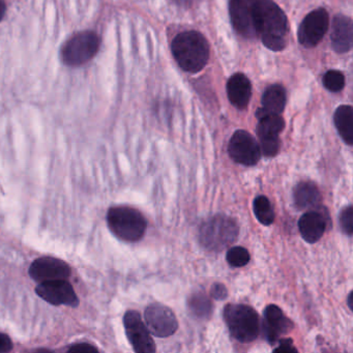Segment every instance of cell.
Returning a JSON list of instances; mask_svg holds the SVG:
<instances>
[{"label":"cell","instance_id":"cell-12","mask_svg":"<svg viewBox=\"0 0 353 353\" xmlns=\"http://www.w3.org/2000/svg\"><path fill=\"white\" fill-rule=\"evenodd\" d=\"M256 0H230L229 13L233 28L241 36L251 39L257 36L255 28Z\"/></svg>","mask_w":353,"mask_h":353},{"label":"cell","instance_id":"cell-31","mask_svg":"<svg viewBox=\"0 0 353 353\" xmlns=\"http://www.w3.org/2000/svg\"><path fill=\"white\" fill-rule=\"evenodd\" d=\"M6 10H7L6 3H3V0H0V21L3 20V16H5Z\"/></svg>","mask_w":353,"mask_h":353},{"label":"cell","instance_id":"cell-30","mask_svg":"<svg viewBox=\"0 0 353 353\" xmlns=\"http://www.w3.org/2000/svg\"><path fill=\"white\" fill-rule=\"evenodd\" d=\"M13 350V342L8 334L0 332V353L10 352Z\"/></svg>","mask_w":353,"mask_h":353},{"label":"cell","instance_id":"cell-1","mask_svg":"<svg viewBox=\"0 0 353 353\" xmlns=\"http://www.w3.org/2000/svg\"><path fill=\"white\" fill-rule=\"evenodd\" d=\"M256 34L270 50L279 52L286 47L288 20L284 12L272 0H256Z\"/></svg>","mask_w":353,"mask_h":353},{"label":"cell","instance_id":"cell-27","mask_svg":"<svg viewBox=\"0 0 353 353\" xmlns=\"http://www.w3.org/2000/svg\"><path fill=\"white\" fill-rule=\"evenodd\" d=\"M210 295L212 299H216V301H224L228 296V290H227L226 286L221 283H216L212 285V289H210Z\"/></svg>","mask_w":353,"mask_h":353},{"label":"cell","instance_id":"cell-6","mask_svg":"<svg viewBox=\"0 0 353 353\" xmlns=\"http://www.w3.org/2000/svg\"><path fill=\"white\" fill-rule=\"evenodd\" d=\"M100 48V39L94 32H82L72 37L63 48V63L78 67L88 63Z\"/></svg>","mask_w":353,"mask_h":353},{"label":"cell","instance_id":"cell-8","mask_svg":"<svg viewBox=\"0 0 353 353\" xmlns=\"http://www.w3.org/2000/svg\"><path fill=\"white\" fill-rule=\"evenodd\" d=\"M228 154L235 163L248 167L257 165L262 156L255 138L243 130L233 134L228 144Z\"/></svg>","mask_w":353,"mask_h":353},{"label":"cell","instance_id":"cell-18","mask_svg":"<svg viewBox=\"0 0 353 353\" xmlns=\"http://www.w3.org/2000/svg\"><path fill=\"white\" fill-rule=\"evenodd\" d=\"M352 20L344 15L334 17L332 26V45L336 53H346L352 47Z\"/></svg>","mask_w":353,"mask_h":353},{"label":"cell","instance_id":"cell-4","mask_svg":"<svg viewBox=\"0 0 353 353\" xmlns=\"http://www.w3.org/2000/svg\"><path fill=\"white\" fill-rule=\"evenodd\" d=\"M107 224L117 239L127 243H136L143 239L148 228L143 214L129 206L111 208L107 214Z\"/></svg>","mask_w":353,"mask_h":353},{"label":"cell","instance_id":"cell-23","mask_svg":"<svg viewBox=\"0 0 353 353\" xmlns=\"http://www.w3.org/2000/svg\"><path fill=\"white\" fill-rule=\"evenodd\" d=\"M253 210L256 219L264 226H270L274 223V208L265 196H258L254 199Z\"/></svg>","mask_w":353,"mask_h":353},{"label":"cell","instance_id":"cell-16","mask_svg":"<svg viewBox=\"0 0 353 353\" xmlns=\"http://www.w3.org/2000/svg\"><path fill=\"white\" fill-rule=\"evenodd\" d=\"M327 227V212H322L320 208L310 210L299 221L301 237L307 243H316L321 239Z\"/></svg>","mask_w":353,"mask_h":353},{"label":"cell","instance_id":"cell-11","mask_svg":"<svg viewBox=\"0 0 353 353\" xmlns=\"http://www.w3.org/2000/svg\"><path fill=\"white\" fill-rule=\"evenodd\" d=\"M330 17L324 9H317L305 16L299 30V41L305 48L317 46L328 30Z\"/></svg>","mask_w":353,"mask_h":353},{"label":"cell","instance_id":"cell-32","mask_svg":"<svg viewBox=\"0 0 353 353\" xmlns=\"http://www.w3.org/2000/svg\"><path fill=\"white\" fill-rule=\"evenodd\" d=\"M352 297H353L352 292H350V294L348 295V299H347V303H348L349 309H350L351 311H352V310H353Z\"/></svg>","mask_w":353,"mask_h":353},{"label":"cell","instance_id":"cell-29","mask_svg":"<svg viewBox=\"0 0 353 353\" xmlns=\"http://www.w3.org/2000/svg\"><path fill=\"white\" fill-rule=\"evenodd\" d=\"M279 346L274 349V352H297V349L293 346V341L291 339H279Z\"/></svg>","mask_w":353,"mask_h":353},{"label":"cell","instance_id":"cell-2","mask_svg":"<svg viewBox=\"0 0 353 353\" xmlns=\"http://www.w3.org/2000/svg\"><path fill=\"white\" fill-rule=\"evenodd\" d=\"M171 50L179 67L189 73L202 71L210 59L208 41L200 32L194 30L177 34Z\"/></svg>","mask_w":353,"mask_h":353},{"label":"cell","instance_id":"cell-22","mask_svg":"<svg viewBox=\"0 0 353 353\" xmlns=\"http://www.w3.org/2000/svg\"><path fill=\"white\" fill-rule=\"evenodd\" d=\"M190 311L198 318H210L212 315V305L208 295L203 292H196L188 299Z\"/></svg>","mask_w":353,"mask_h":353},{"label":"cell","instance_id":"cell-7","mask_svg":"<svg viewBox=\"0 0 353 353\" xmlns=\"http://www.w3.org/2000/svg\"><path fill=\"white\" fill-rule=\"evenodd\" d=\"M257 136L261 154L266 158H274L280 152L281 141L279 135L284 130L285 121L280 114H265L259 117Z\"/></svg>","mask_w":353,"mask_h":353},{"label":"cell","instance_id":"cell-15","mask_svg":"<svg viewBox=\"0 0 353 353\" xmlns=\"http://www.w3.org/2000/svg\"><path fill=\"white\" fill-rule=\"evenodd\" d=\"M264 338L270 345L278 343L280 336L289 334L294 328V323L283 313L276 305H270L264 310V321L262 323Z\"/></svg>","mask_w":353,"mask_h":353},{"label":"cell","instance_id":"cell-10","mask_svg":"<svg viewBox=\"0 0 353 353\" xmlns=\"http://www.w3.org/2000/svg\"><path fill=\"white\" fill-rule=\"evenodd\" d=\"M123 325L128 340L137 353L156 352V344L145 322L137 311H128L123 316Z\"/></svg>","mask_w":353,"mask_h":353},{"label":"cell","instance_id":"cell-25","mask_svg":"<svg viewBox=\"0 0 353 353\" xmlns=\"http://www.w3.org/2000/svg\"><path fill=\"white\" fill-rule=\"evenodd\" d=\"M324 88L332 92H338L342 90L345 86V77L343 73L336 70H330L326 72L323 76Z\"/></svg>","mask_w":353,"mask_h":353},{"label":"cell","instance_id":"cell-17","mask_svg":"<svg viewBox=\"0 0 353 353\" xmlns=\"http://www.w3.org/2000/svg\"><path fill=\"white\" fill-rule=\"evenodd\" d=\"M252 94V85L245 74L236 73L231 76L227 83V96L235 108H247Z\"/></svg>","mask_w":353,"mask_h":353},{"label":"cell","instance_id":"cell-3","mask_svg":"<svg viewBox=\"0 0 353 353\" xmlns=\"http://www.w3.org/2000/svg\"><path fill=\"white\" fill-rule=\"evenodd\" d=\"M225 323L231 336L243 344L253 342L260 334L259 315L257 312L243 303H229L225 307Z\"/></svg>","mask_w":353,"mask_h":353},{"label":"cell","instance_id":"cell-9","mask_svg":"<svg viewBox=\"0 0 353 353\" xmlns=\"http://www.w3.org/2000/svg\"><path fill=\"white\" fill-rule=\"evenodd\" d=\"M144 320L150 334L158 338H168L179 330V321L172 310L161 303L148 305L144 312Z\"/></svg>","mask_w":353,"mask_h":353},{"label":"cell","instance_id":"cell-21","mask_svg":"<svg viewBox=\"0 0 353 353\" xmlns=\"http://www.w3.org/2000/svg\"><path fill=\"white\" fill-rule=\"evenodd\" d=\"M334 125L339 135L348 146L353 145V108L343 105L336 109L334 115Z\"/></svg>","mask_w":353,"mask_h":353},{"label":"cell","instance_id":"cell-20","mask_svg":"<svg viewBox=\"0 0 353 353\" xmlns=\"http://www.w3.org/2000/svg\"><path fill=\"white\" fill-rule=\"evenodd\" d=\"M294 205L299 210H316L320 208L321 194L312 181H301L293 190Z\"/></svg>","mask_w":353,"mask_h":353},{"label":"cell","instance_id":"cell-24","mask_svg":"<svg viewBox=\"0 0 353 353\" xmlns=\"http://www.w3.org/2000/svg\"><path fill=\"white\" fill-rule=\"evenodd\" d=\"M249 251L245 248L233 247L228 250L226 254V260L229 265L239 268L247 265L250 262Z\"/></svg>","mask_w":353,"mask_h":353},{"label":"cell","instance_id":"cell-28","mask_svg":"<svg viewBox=\"0 0 353 353\" xmlns=\"http://www.w3.org/2000/svg\"><path fill=\"white\" fill-rule=\"evenodd\" d=\"M68 351L71 353H92L99 352V349L88 343H79V344L72 345Z\"/></svg>","mask_w":353,"mask_h":353},{"label":"cell","instance_id":"cell-26","mask_svg":"<svg viewBox=\"0 0 353 353\" xmlns=\"http://www.w3.org/2000/svg\"><path fill=\"white\" fill-rule=\"evenodd\" d=\"M341 229L345 234L348 235L349 237L352 236L353 233V210L352 205L346 206L343 208L340 214Z\"/></svg>","mask_w":353,"mask_h":353},{"label":"cell","instance_id":"cell-14","mask_svg":"<svg viewBox=\"0 0 353 353\" xmlns=\"http://www.w3.org/2000/svg\"><path fill=\"white\" fill-rule=\"evenodd\" d=\"M72 274L69 264L53 257H42L34 260L30 268V276L37 282L67 280Z\"/></svg>","mask_w":353,"mask_h":353},{"label":"cell","instance_id":"cell-5","mask_svg":"<svg viewBox=\"0 0 353 353\" xmlns=\"http://www.w3.org/2000/svg\"><path fill=\"white\" fill-rule=\"evenodd\" d=\"M239 234V225L234 219L216 214L200 227L199 241L204 249L216 253L234 243Z\"/></svg>","mask_w":353,"mask_h":353},{"label":"cell","instance_id":"cell-19","mask_svg":"<svg viewBox=\"0 0 353 353\" xmlns=\"http://www.w3.org/2000/svg\"><path fill=\"white\" fill-rule=\"evenodd\" d=\"M286 90L280 84H274L266 88L262 96L261 108L258 109V119L265 114H281L286 106Z\"/></svg>","mask_w":353,"mask_h":353},{"label":"cell","instance_id":"cell-13","mask_svg":"<svg viewBox=\"0 0 353 353\" xmlns=\"http://www.w3.org/2000/svg\"><path fill=\"white\" fill-rule=\"evenodd\" d=\"M37 294L47 303L54 305H69L76 307L79 299L72 285L67 280H54L42 282L36 288Z\"/></svg>","mask_w":353,"mask_h":353}]
</instances>
